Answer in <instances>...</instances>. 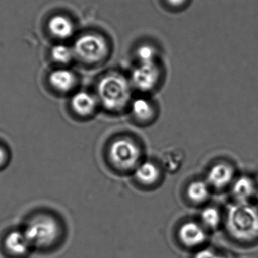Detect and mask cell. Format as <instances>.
Listing matches in <instances>:
<instances>
[{"label":"cell","mask_w":258,"mask_h":258,"mask_svg":"<svg viewBox=\"0 0 258 258\" xmlns=\"http://www.w3.org/2000/svg\"><path fill=\"white\" fill-rule=\"evenodd\" d=\"M226 227L229 234L242 242L258 239V208L251 203H233L227 211Z\"/></svg>","instance_id":"6da1fadb"},{"label":"cell","mask_w":258,"mask_h":258,"mask_svg":"<svg viewBox=\"0 0 258 258\" xmlns=\"http://www.w3.org/2000/svg\"><path fill=\"white\" fill-rule=\"evenodd\" d=\"M132 96V83L116 73L107 74L97 86V98L104 109L119 112L128 105Z\"/></svg>","instance_id":"7a4b0ae2"},{"label":"cell","mask_w":258,"mask_h":258,"mask_svg":"<svg viewBox=\"0 0 258 258\" xmlns=\"http://www.w3.org/2000/svg\"><path fill=\"white\" fill-rule=\"evenodd\" d=\"M141 149L138 144L127 138H121L112 143L109 157L113 165L120 170L135 169L140 164Z\"/></svg>","instance_id":"3957f363"},{"label":"cell","mask_w":258,"mask_h":258,"mask_svg":"<svg viewBox=\"0 0 258 258\" xmlns=\"http://www.w3.org/2000/svg\"><path fill=\"white\" fill-rule=\"evenodd\" d=\"M58 232L55 220L48 215H42L29 223L24 233L30 245L45 246L55 240Z\"/></svg>","instance_id":"277c9868"},{"label":"cell","mask_w":258,"mask_h":258,"mask_svg":"<svg viewBox=\"0 0 258 258\" xmlns=\"http://www.w3.org/2000/svg\"><path fill=\"white\" fill-rule=\"evenodd\" d=\"M74 55L88 63H95L105 58L107 54V42L104 38L95 34H86L76 40Z\"/></svg>","instance_id":"5b68a950"},{"label":"cell","mask_w":258,"mask_h":258,"mask_svg":"<svg viewBox=\"0 0 258 258\" xmlns=\"http://www.w3.org/2000/svg\"><path fill=\"white\" fill-rule=\"evenodd\" d=\"M236 177V170L233 165L227 162H219L209 168L206 180L212 189L223 190L230 188Z\"/></svg>","instance_id":"8992f818"},{"label":"cell","mask_w":258,"mask_h":258,"mask_svg":"<svg viewBox=\"0 0 258 258\" xmlns=\"http://www.w3.org/2000/svg\"><path fill=\"white\" fill-rule=\"evenodd\" d=\"M159 80V70L156 63H140L133 70L131 83L141 92H150Z\"/></svg>","instance_id":"52a82bcc"},{"label":"cell","mask_w":258,"mask_h":258,"mask_svg":"<svg viewBox=\"0 0 258 258\" xmlns=\"http://www.w3.org/2000/svg\"><path fill=\"white\" fill-rule=\"evenodd\" d=\"M178 238L185 247L200 248L207 240V230L200 223L187 221L179 229Z\"/></svg>","instance_id":"ba28073f"},{"label":"cell","mask_w":258,"mask_h":258,"mask_svg":"<svg viewBox=\"0 0 258 258\" xmlns=\"http://www.w3.org/2000/svg\"><path fill=\"white\" fill-rule=\"evenodd\" d=\"M234 203H251L258 192L255 179L248 175L237 176L230 188Z\"/></svg>","instance_id":"9c48e42d"},{"label":"cell","mask_w":258,"mask_h":258,"mask_svg":"<svg viewBox=\"0 0 258 258\" xmlns=\"http://www.w3.org/2000/svg\"><path fill=\"white\" fill-rule=\"evenodd\" d=\"M48 83L58 93H69L74 90L77 83V77L74 72L67 68H60L50 73Z\"/></svg>","instance_id":"30bf717a"},{"label":"cell","mask_w":258,"mask_h":258,"mask_svg":"<svg viewBox=\"0 0 258 258\" xmlns=\"http://www.w3.org/2000/svg\"><path fill=\"white\" fill-rule=\"evenodd\" d=\"M98 104L97 96L85 91L74 94L71 100V108L76 114L82 117L92 116L96 111Z\"/></svg>","instance_id":"8fae6325"},{"label":"cell","mask_w":258,"mask_h":258,"mask_svg":"<svg viewBox=\"0 0 258 258\" xmlns=\"http://www.w3.org/2000/svg\"><path fill=\"white\" fill-rule=\"evenodd\" d=\"M48 30L53 37L64 40L69 39L74 34V26L68 17L56 15L51 17L48 21Z\"/></svg>","instance_id":"7c38bea8"},{"label":"cell","mask_w":258,"mask_h":258,"mask_svg":"<svg viewBox=\"0 0 258 258\" xmlns=\"http://www.w3.org/2000/svg\"><path fill=\"white\" fill-rule=\"evenodd\" d=\"M159 167L152 162H144L140 163L135 168V176L138 182L144 185H153L160 177Z\"/></svg>","instance_id":"4fadbf2b"},{"label":"cell","mask_w":258,"mask_h":258,"mask_svg":"<svg viewBox=\"0 0 258 258\" xmlns=\"http://www.w3.org/2000/svg\"><path fill=\"white\" fill-rule=\"evenodd\" d=\"M211 190L212 188L206 180H197L189 185L186 194L191 203L200 205L206 203L209 200Z\"/></svg>","instance_id":"5bb4252c"},{"label":"cell","mask_w":258,"mask_h":258,"mask_svg":"<svg viewBox=\"0 0 258 258\" xmlns=\"http://www.w3.org/2000/svg\"><path fill=\"white\" fill-rule=\"evenodd\" d=\"M131 110L134 117L141 122H147L154 116V107L149 100L137 98L131 104Z\"/></svg>","instance_id":"9a60e30c"},{"label":"cell","mask_w":258,"mask_h":258,"mask_svg":"<svg viewBox=\"0 0 258 258\" xmlns=\"http://www.w3.org/2000/svg\"><path fill=\"white\" fill-rule=\"evenodd\" d=\"M200 221L206 230H215L221 226L222 215L218 208L207 206L200 213Z\"/></svg>","instance_id":"2e32d148"},{"label":"cell","mask_w":258,"mask_h":258,"mask_svg":"<svg viewBox=\"0 0 258 258\" xmlns=\"http://www.w3.org/2000/svg\"><path fill=\"white\" fill-rule=\"evenodd\" d=\"M30 245L25 234L20 232H12L6 239L7 249L18 255L24 254Z\"/></svg>","instance_id":"e0dca14e"},{"label":"cell","mask_w":258,"mask_h":258,"mask_svg":"<svg viewBox=\"0 0 258 258\" xmlns=\"http://www.w3.org/2000/svg\"><path fill=\"white\" fill-rule=\"evenodd\" d=\"M74 55V50L64 44H57L51 48V57L56 63L66 65L72 61Z\"/></svg>","instance_id":"ac0fdd59"},{"label":"cell","mask_w":258,"mask_h":258,"mask_svg":"<svg viewBox=\"0 0 258 258\" xmlns=\"http://www.w3.org/2000/svg\"><path fill=\"white\" fill-rule=\"evenodd\" d=\"M182 159H183V156L177 150L167 151L162 156L163 165L170 171H177L179 167L181 165L182 161H183Z\"/></svg>","instance_id":"d6986e66"},{"label":"cell","mask_w":258,"mask_h":258,"mask_svg":"<svg viewBox=\"0 0 258 258\" xmlns=\"http://www.w3.org/2000/svg\"><path fill=\"white\" fill-rule=\"evenodd\" d=\"M136 54L140 63H156V50L150 45H141L137 50Z\"/></svg>","instance_id":"ffe728a7"},{"label":"cell","mask_w":258,"mask_h":258,"mask_svg":"<svg viewBox=\"0 0 258 258\" xmlns=\"http://www.w3.org/2000/svg\"><path fill=\"white\" fill-rule=\"evenodd\" d=\"M9 161V153L8 149L0 143V170L7 166Z\"/></svg>","instance_id":"44dd1931"},{"label":"cell","mask_w":258,"mask_h":258,"mask_svg":"<svg viewBox=\"0 0 258 258\" xmlns=\"http://www.w3.org/2000/svg\"><path fill=\"white\" fill-rule=\"evenodd\" d=\"M194 258H220V255L210 248H203L196 254Z\"/></svg>","instance_id":"7402d4cb"},{"label":"cell","mask_w":258,"mask_h":258,"mask_svg":"<svg viewBox=\"0 0 258 258\" xmlns=\"http://www.w3.org/2000/svg\"><path fill=\"white\" fill-rule=\"evenodd\" d=\"M186 0H167L168 3L173 6H180L184 3Z\"/></svg>","instance_id":"603a6c76"},{"label":"cell","mask_w":258,"mask_h":258,"mask_svg":"<svg viewBox=\"0 0 258 258\" xmlns=\"http://www.w3.org/2000/svg\"><path fill=\"white\" fill-rule=\"evenodd\" d=\"M254 201L256 202V206L258 208V192L257 194V196H256L255 200H254Z\"/></svg>","instance_id":"cb8c5ba5"},{"label":"cell","mask_w":258,"mask_h":258,"mask_svg":"<svg viewBox=\"0 0 258 258\" xmlns=\"http://www.w3.org/2000/svg\"><path fill=\"white\" fill-rule=\"evenodd\" d=\"M255 181H256V183H257V186H258V174H257V177H255Z\"/></svg>","instance_id":"d4e9b609"}]
</instances>
